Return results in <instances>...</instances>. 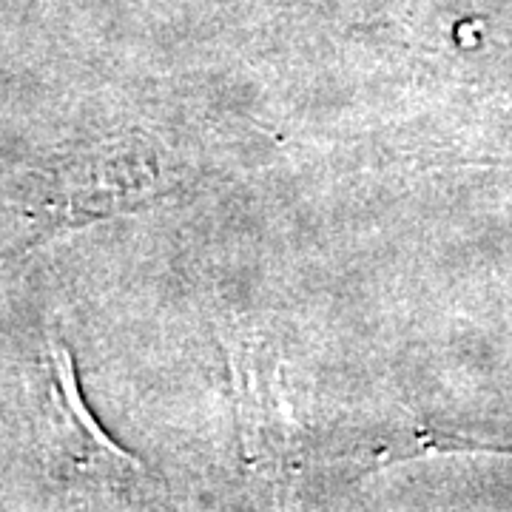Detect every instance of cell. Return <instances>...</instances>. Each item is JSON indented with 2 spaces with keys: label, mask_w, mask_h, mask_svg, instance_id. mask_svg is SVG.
<instances>
[{
  "label": "cell",
  "mask_w": 512,
  "mask_h": 512,
  "mask_svg": "<svg viewBox=\"0 0 512 512\" xmlns=\"http://www.w3.org/2000/svg\"><path fill=\"white\" fill-rule=\"evenodd\" d=\"M52 396L57 407V444L69 450L80 467L100 470H140V461L123 453L114 441L94 424L92 413L77 393V379L69 350L52 345Z\"/></svg>",
  "instance_id": "cell-1"
}]
</instances>
